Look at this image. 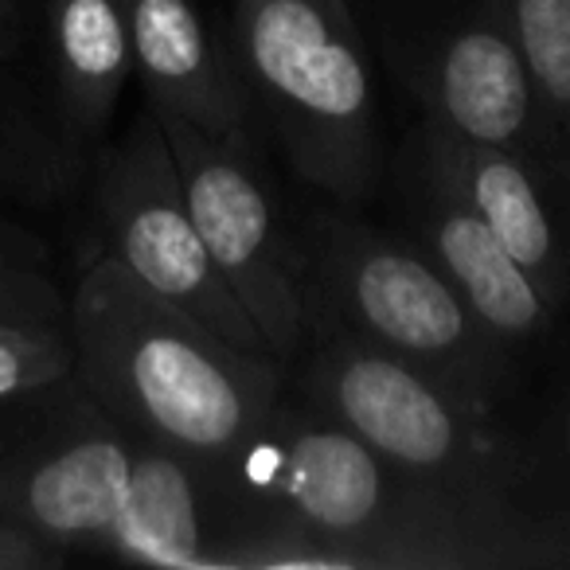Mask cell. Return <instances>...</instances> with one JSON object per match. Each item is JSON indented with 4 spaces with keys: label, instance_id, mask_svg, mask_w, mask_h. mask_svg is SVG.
I'll return each mask as SVG.
<instances>
[{
    "label": "cell",
    "instance_id": "cell-1",
    "mask_svg": "<svg viewBox=\"0 0 570 570\" xmlns=\"http://www.w3.org/2000/svg\"><path fill=\"white\" fill-rule=\"evenodd\" d=\"M223 461L246 504L238 570L559 567L528 512L406 473L289 387Z\"/></svg>",
    "mask_w": 570,
    "mask_h": 570
},
{
    "label": "cell",
    "instance_id": "cell-2",
    "mask_svg": "<svg viewBox=\"0 0 570 570\" xmlns=\"http://www.w3.org/2000/svg\"><path fill=\"white\" fill-rule=\"evenodd\" d=\"M75 380L126 430L230 458L285 395V367L246 352L95 254L67 297Z\"/></svg>",
    "mask_w": 570,
    "mask_h": 570
},
{
    "label": "cell",
    "instance_id": "cell-3",
    "mask_svg": "<svg viewBox=\"0 0 570 570\" xmlns=\"http://www.w3.org/2000/svg\"><path fill=\"white\" fill-rule=\"evenodd\" d=\"M223 48L254 126L302 184L336 204H372L387 137L364 20L352 0H235Z\"/></svg>",
    "mask_w": 570,
    "mask_h": 570
},
{
    "label": "cell",
    "instance_id": "cell-4",
    "mask_svg": "<svg viewBox=\"0 0 570 570\" xmlns=\"http://www.w3.org/2000/svg\"><path fill=\"white\" fill-rule=\"evenodd\" d=\"M297 235L313 313L419 367L484 419L508 422L523 383V352L469 309L403 230L333 199Z\"/></svg>",
    "mask_w": 570,
    "mask_h": 570
},
{
    "label": "cell",
    "instance_id": "cell-5",
    "mask_svg": "<svg viewBox=\"0 0 570 570\" xmlns=\"http://www.w3.org/2000/svg\"><path fill=\"white\" fill-rule=\"evenodd\" d=\"M285 387L406 473L469 497L515 504V430L476 414L442 383L387 356L325 313L309 309V336L302 356L285 367Z\"/></svg>",
    "mask_w": 570,
    "mask_h": 570
},
{
    "label": "cell",
    "instance_id": "cell-6",
    "mask_svg": "<svg viewBox=\"0 0 570 570\" xmlns=\"http://www.w3.org/2000/svg\"><path fill=\"white\" fill-rule=\"evenodd\" d=\"M387 71L453 134L567 165L500 0H360Z\"/></svg>",
    "mask_w": 570,
    "mask_h": 570
},
{
    "label": "cell",
    "instance_id": "cell-7",
    "mask_svg": "<svg viewBox=\"0 0 570 570\" xmlns=\"http://www.w3.org/2000/svg\"><path fill=\"white\" fill-rule=\"evenodd\" d=\"M141 438L75 380L0 406V515L63 559L102 554Z\"/></svg>",
    "mask_w": 570,
    "mask_h": 570
},
{
    "label": "cell",
    "instance_id": "cell-8",
    "mask_svg": "<svg viewBox=\"0 0 570 570\" xmlns=\"http://www.w3.org/2000/svg\"><path fill=\"white\" fill-rule=\"evenodd\" d=\"M160 126L215 269L262 333L269 356L289 367L309 336V294L302 235L285 230L262 141L212 137L180 118H160Z\"/></svg>",
    "mask_w": 570,
    "mask_h": 570
},
{
    "label": "cell",
    "instance_id": "cell-9",
    "mask_svg": "<svg viewBox=\"0 0 570 570\" xmlns=\"http://www.w3.org/2000/svg\"><path fill=\"white\" fill-rule=\"evenodd\" d=\"M90 168H95L90 204L102 243L98 254L114 258L145 289L188 309L230 344L266 352L262 333L230 294V285L223 282L199 238L157 114L145 106L118 141H106L95 153Z\"/></svg>",
    "mask_w": 570,
    "mask_h": 570
},
{
    "label": "cell",
    "instance_id": "cell-10",
    "mask_svg": "<svg viewBox=\"0 0 570 570\" xmlns=\"http://www.w3.org/2000/svg\"><path fill=\"white\" fill-rule=\"evenodd\" d=\"M383 188L395 199L403 235L442 269L445 282L492 333L520 352L554 333L559 313L515 266L473 199L461 191L458 176L438 157L422 121H414L411 134L395 145Z\"/></svg>",
    "mask_w": 570,
    "mask_h": 570
},
{
    "label": "cell",
    "instance_id": "cell-11",
    "mask_svg": "<svg viewBox=\"0 0 570 570\" xmlns=\"http://www.w3.org/2000/svg\"><path fill=\"white\" fill-rule=\"evenodd\" d=\"M246 508L223 458H199L141 438L106 551L165 570H238Z\"/></svg>",
    "mask_w": 570,
    "mask_h": 570
},
{
    "label": "cell",
    "instance_id": "cell-12",
    "mask_svg": "<svg viewBox=\"0 0 570 570\" xmlns=\"http://www.w3.org/2000/svg\"><path fill=\"white\" fill-rule=\"evenodd\" d=\"M419 121L515 266L562 317L570 309V165L461 137L430 114Z\"/></svg>",
    "mask_w": 570,
    "mask_h": 570
},
{
    "label": "cell",
    "instance_id": "cell-13",
    "mask_svg": "<svg viewBox=\"0 0 570 570\" xmlns=\"http://www.w3.org/2000/svg\"><path fill=\"white\" fill-rule=\"evenodd\" d=\"M145 106L212 137H258L250 102L196 0H121Z\"/></svg>",
    "mask_w": 570,
    "mask_h": 570
},
{
    "label": "cell",
    "instance_id": "cell-14",
    "mask_svg": "<svg viewBox=\"0 0 570 570\" xmlns=\"http://www.w3.org/2000/svg\"><path fill=\"white\" fill-rule=\"evenodd\" d=\"M51 118L82 160H95L134 79L121 0H43Z\"/></svg>",
    "mask_w": 570,
    "mask_h": 570
},
{
    "label": "cell",
    "instance_id": "cell-15",
    "mask_svg": "<svg viewBox=\"0 0 570 570\" xmlns=\"http://www.w3.org/2000/svg\"><path fill=\"white\" fill-rule=\"evenodd\" d=\"M520 438V489L515 504L539 523L559 567H570V375L539 403Z\"/></svg>",
    "mask_w": 570,
    "mask_h": 570
},
{
    "label": "cell",
    "instance_id": "cell-16",
    "mask_svg": "<svg viewBox=\"0 0 570 570\" xmlns=\"http://www.w3.org/2000/svg\"><path fill=\"white\" fill-rule=\"evenodd\" d=\"M500 12L570 165V0H500Z\"/></svg>",
    "mask_w": 570,
    "mask_h": 570
},
{
    "label": "cell",
    "instance_id": "cell-17",
    "mask_svg": "<svg viewBox=\"0 0 570 570\" xmlns=\"http://www.w3.org/2000/svg\"><path fill=\"white\" fill-rule=\"evenodd\" d=\"M82 168L87 160L67 145L51 114H0V196L43 204L59 196Z\"/></svg>",
    "mask_w": 570,
    "mask_h": 570
},
{
    "label": "cell",
    "instance_id": "cell-18",
    "mask_svg": "<svg viewBox=\"0 0 570 570\" xmlns=\"http://www.w3.org/2000/svg\"><path fill=\"white\" fill-rule=\"evenodd\" d=\"M0 321L67 325V294L56 282L48 243L12 219H0Z\"/></svg>",
    "mask_w": 570,
    "mask_h": 570
},
{
    "label": "cell",
    "instance_id": "cell-19",
    "mask_svg": "<svg viewBox=\"0 0 570 570\" xmlns=\"http://www.w3.org/2000/svg\"><path fill=\"white\" fill-rule=\"evenodd\" d=\"M75 372L67 325L0 321V406H12Z\"/></svg>",
    "mask_w": 570,
    "mask_h": 570
},
{
    "label": "cell",
    "instance_id": "cell-20",
    "mask_svg": "<svg viewBox=\"0 0 570 570\" xmlns=\"http://www.w3.org/2000/svg\"><path fill=\"white\" fill-rule=\"evenodd\" d=\"M63 562L67 559L59 551H51L48 543H40L24 528L0 515V570H51Z\"/></svg>",
    "mask_w": 570,
    "mask_h": 570
},
{
    "label": "cell",
    "instance_id": "cell-21",
    "mask_svg": "<svg viewBox=\"0 0 570 570\" xmlns=\"http://www.w3.org/2000/svg\"><path fill=\"white\" fill-rule=\"evenodd\" d=\"M20 56V0H0V63Z\"/></svg>",
    "mask_w": 570,
    "mask_h": 570
},
{
    "label": "cell",
    "instance_id": "cell-22",
    "mask_svg": "<svg viewBox=\"0 0 570 570\" xmlns=\"http://www.w3.org/2000/svg\"><path fill=\"white\" fill-rule=\"evenodd\" d=\"M352 4H356V12H360V0H352Z\"/></svg>",
    "mask_w": 570,
    "mask_h": 570
}]
</instances>
